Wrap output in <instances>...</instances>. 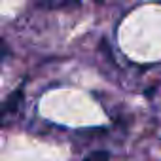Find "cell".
I'll return each instance as SVG.
<instances>
[{
    "instance_id": "3",
    "label": "cell",
    "mask_w": 161,
    "mask_h": 161,
    "mask_svg": "<svg viewBox=\"0 0 161 161\" xmlns=\"http://www.w3.org/2000/svg\"><path fill=\"white\" fill-rule=\"evenodd\" d=\"M10 55V49H8V46H6V42L0 38V61H4L6 57Z\"/></svg>"
},
{
    "instance_id": "2",
    "label": "cell",
    "mask_w": 161,
    "mask_h": 161,
    "mask_svg": "<svg viewBox=\"0 0 161 161\" xmlns=\"http://www.w3.org/2000/svg\"><path fill=\"white\" fill-rule=\"evenodd\" d=\"M86 161H110V153L104 150H99V152H93L91 155H87Z\"/></svg>"
},
{
    "instance_id": "1",
    "label": "cell",
    "mask_w": 161,
    "mask_h": 161,
    "mask_svg": "<svg viewBox=\"0 0 161 161\" xmlns=\"http://www.w3.org/2000/svg\"><path fill=\"white\" fill-rule=\"evenodd\" d=\"M21 101H23V91L15 89L6 101L0 103V127L8 125L15 119V116L19 114V108H21Z\"/></svg>"
}]
</instances>
